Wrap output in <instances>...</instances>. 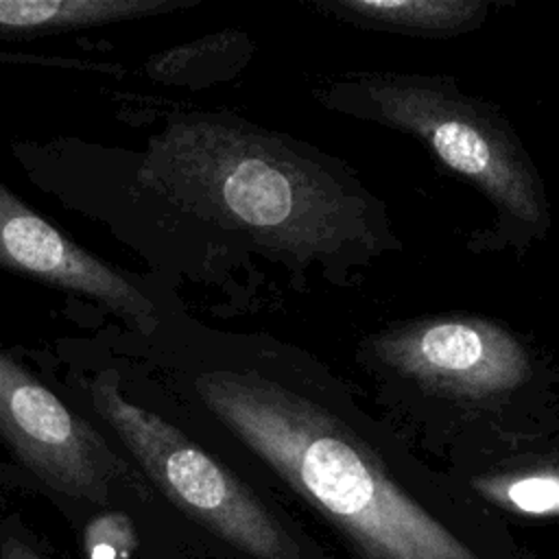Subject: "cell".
Wrapping results in <instances>:
<instances>
[{"label":"cell","mask_w":559,"mask_h":559,"mask_svg":"<svg viewBox=\"0 0 559 559\" xmlns=\"http://www.w3.org/2000/svg\"><path fill=\"white\" fill-rule=\"evenodd\" d=\"M190 386L229 437L371 559H478L406 487L389 428L308 349L253 334Z\"/></svg>","instance_id":"cell-1"},{"label":"cell","mask_w":559,"mask_h":559,"mask_svg":"<svg viewBox=\"0 0 559 559\" xmlns=\"http://www.w3.org/2000/svg\"><path fill=\"white\" fill-rule=\"evenodd\" d=\"M138 181L295 286H343L402 249L384 203L338 159L229 114H183L151 135Z\"/></svg>","instance_id":"cell-2"},{"label":"cell","mask_w":559,"mask_h":559,"mask_svg":"<svg viewBox=\"0 0 559 559\" xmlns=\"http://www.w3.org/2000/svg\"><path fill=\"white\" fill-rule=\"evenodd\" d=\"M356 358L378 397L415 421H445L469 435L515 432L550 419L557 382L520 334L472 312L424 314L367 334Z\"/></svg>","instance_id":"cell-3"},{"label":"cell","mask_w":559,"mask_h":559,"mask_svg":"<svg viewBox=\"0 0 559 559\" xmlns=\"http://www.w3.org/2000/svg\"><path fill=\"white\" fill-rule=\"evenodd\" d=\"M321 107L402 131L491 203L498 229L518 247L544 240L550 205L542 175L502 114L452 81L400 72H362L314 92Z\"/></svg>","instance_id":"cell-4"},{"label":"cell","mask_w":559,"mask_h":559,"mask_svg":"<svg viewBox=\"0 0 559 559\" xmlns=\"http://www.w3.org/2000/svg\"><path fill=\"white\" fill-rule=\"evenodd\" d=\"M85 389L94 411L179 509L253 559H301L295 539L255 491L183 430L129 402L105 373Z\"/></svg>","instance_id":"cell-5"},{"label":"cell","mask_w":559,"mask_h":559,"mask_svg":"<svg viewBox=\"0 0 559 559\" xmlns=\"http://www.w3.org/2000/svg\"><path fill=\"white\" fill-rule=\"evenodd\" d=\"M0 437L50 489L105 502L127 463L100 432L0 349Z\"/></svg>","instance_id":"cell-6"},{"label":"cell","mask_w":559,"mask_h":559,"mask_svg":"<svg viewBox=\"0 0 559 559\" xmlns=\"http://www.w3.org/2000/svg\"><path fill=\"white\" fill-rule=\"evenodd\" d=\"M0 269L94 299L144 328L157 308L135 284L41 218L0 181Z\"/></svg>","instance_id":"cell-7"},{"label":"cell","mask_w":559,"mask_h":559,"mask_svg":"<svg viewBox=\"0 0 559 559\" xmlns=\"http://www.w3.org/2000/svg\"><path fill=\"white\" fill-rule=\"evenodd\" d=\"M194 0H0V37H44L94 26L133 22Z\"/></svg>","instance_id":"cell-8"},{"label":"cell","mask_w":559,"mask_h":559,"mask_svg":"<svg viewBox=\"0 0 559 559\" xmlns=\"http://www.w3.org/2000/svg\"><path fill=\"white\" fill-rule=\"evenodd\" d=\"M323 9L362 28L417 37H452L487 20L483 0H325Z\"/></svg>","instance_id":"cell-9"},{"label":"cell","mask_w":559,"mask_h":559,"mask_svg":"<svg viewBox=\"0 0 559 559\" xmlns=\"http://www.w3.org/2000/svg\"><path fill=\"white\" fill-rule=\"evenodd\" d=\"M253 50L247 33L223 31L151 57L148 74L164 83L207 85L238 74L251 61Z\"/></svg>","instance_id":"cell-10"},{"label":"cell","mask_w":559,"mask_h":559,"mask_svg":"<svg viewBox=\"0 0 559 559\" xmlns=\"http://www.w3.org/2000/svg\"><path fill=\"white\" fill-rule=\"evenodd\" d=\"M474 487L489 500L528 515L559 513V459L535 461L533 467L515 472L483 474L474 478Z\"/></svg>","instance_id":"cell-11"},{"label":"cell","mask_w":559,"mask_h":559,"mask_svg":"<svg viewBox=\"0 0 559 559\" xmlns=\"http://www.w3.org/2000/svg\"><path fill=\"white\" fill-rule=\"evenodd\" d=\"M0 559H48V557L24 537L4 533L0 535Z\"/></svg>","instance_id":"cell-12"}]
</instances>
